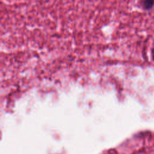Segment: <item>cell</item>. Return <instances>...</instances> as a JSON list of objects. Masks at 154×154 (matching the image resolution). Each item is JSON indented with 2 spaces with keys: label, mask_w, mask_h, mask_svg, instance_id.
Listing matches in <instances>:
<instances>
[{
  "label": "cell",
  "mask_w": 154,
  "mask_h": 154,
  "mask_svg": "<svg viewBox=\"0 0 154 154\" xmlns=\"http://www.w3.org/2000/svg\"><path fill=\"white\" fill-rule=\"evenodd\" d=\"M154 4V0H144L143 4L146 9H150Z\"/></svg>",
  "instance_id": "obj_1"
},
{
  "label": "cell",
  "mask_w": 154,
  "mask_h": 154,
  "mask_svg": "<svg viewBox=\"0 0 154 154\" xmlns=\"http://www.w3.org/2000/svg\"><path fill=\"white\" fill-rule=\"evenodd\" d=\"M153 59H154V57H153Z\"/></svg>",
  "instance_id": "obj_2"
}]
</instances>
